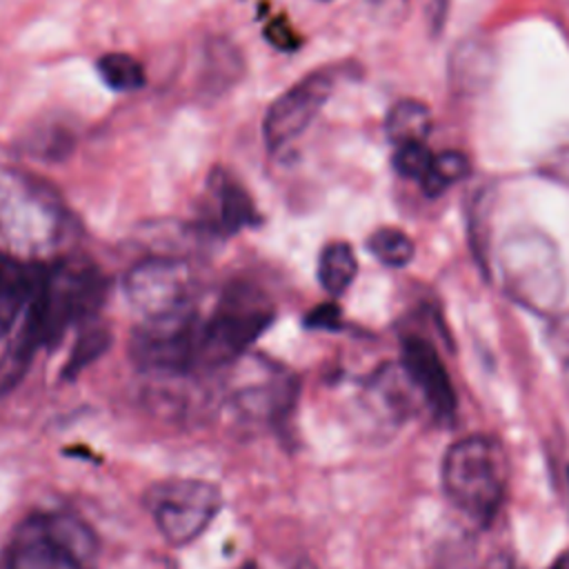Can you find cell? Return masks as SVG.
I'll return each instance as SVG.
<instances>
[{
    "mask_svg": "<svg viewBox=\"0 0 569 569\" xmlns=\"http://www.w3.org/2000/svg\"><path fill=\"white\" fill-rule=\"evenodd\" d=\"M69 216L58 193L22 171H0V238L13 256L42 260L67 238Z\"/></svg>",
    "mask_w": 569,
    "mask_h": 569,
    "instance_id": "obj_1",
    "label": "cell"
},
{
    "mask_svg": "<svg viewBox=\"0 0 569 569\" xmlns=\"http://www.w3.org/2000/svg\"><path fill=\"white\" fill-rule=\"evenodd\" d=\"M104 296L102 276L84 262L40 264V276L27 307L24 347L51 342L60 333L91 316Z\"/></svg>",
    "mask_w": 569,
    "mask_h": 569,
    "instance_id": "obj_2",
    "label": "cell"
},
{
    "mask_svg": "<svg viewBox=\"0 0 569 569\" xmlns=\"http://www.w3.org/2000/svg\"><path fill=\"white\" fill-rule=\"evenodd\" d=\"M98 538L91 527L67 511L24 518L13 531L4 569H96Z\"/></svg>",
    "mask_w": 569,
    "mask_h": 569,
    "instance_id": "obj_3",
    "label": "cell"
},
{
    "mask_svg": "<svg viewBox=\"0 0 569 569\" xmlns=\"http://www.w3.org/2000/svg\"><path fill=\"white\" fill-rule=\"evenodd\" d=\"M507 456L491 436H469L453 442L442 458L447 498L478 522H489L505 498Z\"/></svg>",
    "mask_w": 569,
    "mask_h": 569,
    "instance_id": "obj_4",
    "label": "cell"
},
{
    "mask_svg": "<svg viewBox=\"0 0 569 569\" xmlns=\"http://www.w3.org/2000/svg\"><path fill=\"white\" fill-rule=\"evenodd\" d=\"M500 269L509 293L533 311H553L565 293V276L553 242L540 231L522 229L505 238Z\"/></svg>",
    "mask_w": 569,
    "mask_h": 569,
    "instance_id": "obj_5",
    "label": "cell"
},
{
    "mask_svg": "<svg viewBox=\"0 0 569 569\" xmlns=\"http://www.w3.org/2000/svg\"><path fill=\"white\" fill-rule=\"evenodd\" d=\"M273 307L253 287L236 282L227 287L204 316L202 369L229 365L271 325Z\"/></svg>",
    "mask_w": 569,
    "mask_h": 569,
    "instance_id": "obj_6",
    "label": "cell"
},
{
    "mask_svg": "<svg viewBox=\"0 0 569 569\" xmlns=\"http://www.w3.org/2000/svg\"><path fill=\"white\" fill-rule=\"evenodd\" d=\"M204 316L189 307L169 316L144 318L131 333L136 365L162 376H184L202 369Z\"/></svg>",
    "mask_w": 569,
    "mask_h": 569,
    "instance_id": "obj_7",
    "label": "cell"
},
{
    "mask_svg": "<svg viewBox=\"0 0 569 569\" xmlns=\"http://www.w3.org/2000/svg\"><path fill=\"white\" fill-rule=\"evenodd\" d=\"M147 507L164 540L182 547L211 525L222 507V496L207 480L171 478L149 487Z\"/></svg>",
    "mask_w": 569,
    "mask_h": 569,
    "instance_id": "obj_8",
    "label": "cell"
},
{
    "mask_svg": "<svg viewBox=\"0 0 569 569\" xmlns=\"http://www.w3.org/2000/svg\"><path fill=\"white\" fill-rule=\"evenodd\" d=\"M196 273L182 258L151 256L136 262L124 276V296L144 318L196 307Z\"/></svg>",
    "mask_w": 569,
    "mask_h": 569,
    "instance_id": "obj_9",
    "label": "cell"
},
{
    "mask_svg": "<svg viewBox=\"0 0 569 569\" xmlns=\"http://www.w3.org/2000/svg\"><path fill=\"white\" fill-rule=\"evenodd\" d=\"M333 73L322 69L305 76L284 93H280L267 109L262 120V138L269 151H278L313 122L333 91Z\"/></svg>",
    "mask_w": 569,
    "mask_h": 569,
    "instance_id": "obj_10",
    "label": "cell"
},
{
    "mask_svg": "<svg viewBox=\"0 0 569 569\" xmlns=\"http://www.w3.org/2000/svg\"><path fill=\"white\" fill-rule=\"evenodd\" d=\"M400 365L413 389L436 416L449 418L456 411V391L451 378L431 342L420 336H407L402 340Z\"/></svg>",
    "mask_w": 569,
    "mask_h": 569,
    "instance_id": "obj_11",
    "label": "cell"
},
{
    "mask_svg": "<svg viewBox=\"0 0 569 569\" xmlns=\"http://www.w3.org/2000/svg\"><path fill=\"white\" fill-rule=\"evenodd\" d=\"M498 56L485 36L460 40L447 60V82L456 96L473 98L489 89L496 78Z\"/></svg>",
    "mask_w": 569,
    "mask_h": 569,
    "instance_id": "obj_12",
    "label": "cell"
},
{
    "mask_svg": "<svg viewBox=\"0 0 569 569\" xmlns=\"http://www.w3.org/2000/svg\"><path fill=\"white\" fill-rule=\"evenodd\" d=\"M40 276L38 262H24L0 249V340L27 311Z\"/></svg>",
    "mask_w": 569,
    "mask_h": 569,
    "instance_id": "obj_13",
    "label": "cell"
},
{
    "mask_svg": "<svg viewBox=\"0 0 569 569\" xmlns=\"http://www.w3.org/2000/svg\"><path fill=\"white\" fill-rule=\"evenodd\" d=\"M216 198V229L222 233H236L249 224H256V209L249 193L229 178H220L213 184Z\"/></svg>",
    "mask_w": 569,
    "mask_h": 569,
    "instance_id": "obj_14",
    "label": "cell"
},
{
    "mask_svg": "<svg viewBox=\"0 0 569 569\" xmlns=\"http://www.w3.org/2000/svg\"><path fill=\"white\" fill-rule=\"evenodd\" d=\"M431 129V111L425 102L405 98L398 100L385 118V133L398 147L407 142H422Z\"/></svg>",
    "mask_w": 569,
    "mask_h": 569,
    "instance_id": "obj_15",
    "label": "cell"
},
{
    "mask_svg": "<svg viewBox=\"0 0 569 569\" xmlns=\"http://www.w3.org/2000/svg\"><path fill=\"white\" fill-rule=\"evenodd\" d=\"M358 271V260L351 244L336 240L325 244L318 258V280L331 296H340L349 289Z\"/></svg>",
    "mask_w": 569,
    "mask_h": 569,
    "instance_id": "obj_16",
    "label": "cell"
},
{
    "mask_svg": "<svg viewBox=\"0 0 569 569\" xmlns=\"http://www.w3.org/2000/svg\"><path fill=\"white\" fill-rule=\"evenodd\" d=\"M98 73L102 82L113 91H138L147 84L144 67L129 53H104L98 58Z\"/></svg>",
    "mask_w": 569,
    "mask_h": 569,
    "instance_id": "obj_17",
    "label": "cell"
},
{
    "mask_svg": "<svg viewBox=\"0 0 569 569\" xmlns=\"http://www.w3.org/2000/svg\"><path fill=\"white\" fill-rule=\"evenodd\" d=\"M469 171H471L469 158H467L462 151L449 149V151H442V153L433 156L429 171H427L425 178L420 180V187H422V191H425L429 198H438V196L445 193L451 184H456V182H460L462 178H467Z\"/></svg>",
    "mask_w": 569,
    "mask_h": 569,
    "instance_id": "obj_18",
    "label": "cell"
},
{
    "mask_svg": "<svg viewBox=\"0 0 569 569\" xmlns=\"http://www.w3.org/2000/svg\"><path fill=\"white\" fill-rule=\"evenodd\" d=\"M367 249L387 267H405L411 262L416 247L413 240L396 229V227H380L367 238Z\"/></svg>",
    "mask_w": 569,
    "mask_h": 569,
    "instance_id": "obj_19",
    "label": "cell"
},
{
    "mask_svg": "<svg viewBox=\"0 0 569 569\" xmlns=\"http://www.w3.org/2000/svg\"><path fill=\"white\" fill-rule=\"evenodd\" d=\"M431 160H433V153L425 142H407V144H398L391 162L402 178H411L420 182L429 171Z\"/></svg>",
    "mask_w": 569,
    "mask_h": 569,
    "instance_id": "obj_20",
    "label": "cell"
},
{
    "mask_svg": "<svg viewBox=\"0 0 569 569\" xmlns=\"http://www.w3.org/2000/svg\"><path fill=\"white\" fill-rule=\"evenodd\" d=\"M538 173L547 180L569 187V136L558 140L538 162Z\"/></svg>",
    "mask_w": 569,
    "mask_h": 569,
    "instance_id": "obj_21",
    "label": "cell"
},
{
    "mask_svg": "<svg viewBox=\"0 0 569 569\" xmlns=\"http://www.w3.org/2000/svg\"><path fill=\"white\" fill-rule=\"evenodd\" d=\"M367 11L382 24H398L407 18L411 0H365Z\"/></svg>",
    "mask_w": 569,
    "mask_h": 569,
    "instance_id": "obj_22",
    "label": "cell"
},
{
    "mask_svg": "<svg viewBox=\"0 0 569 569\" xmlns=\"http://www.w3.org/2000/svg\"><path fill=\"white\" fill-rule=\"evenodd\" d=\"M449 9H451V0H422V16L431 38H440V33L445 31Z\"/></svg>",
    "mask_w": 569,
    "mask_h": 569,
    "instance_id": "obj_23",
    "label": "cell"
},
{
    "mask_svg": "<svg viewBox=\"0 0 569 569\" xmlns=\"http://www.w3.org/2000/svg\"><path fill=\"white\" fill-rule=\"evenodd\" d=\"M338 322H340V309L331 302L316 307L305 320V325L313 329H336Z\"/></svg>",
    "mask_w": 569,
    "mask_h": 569,
    "instance_id": "obj_24",
    "label": "cell"
},
{
    "mask_svg": "<svg viewBox=\"0 0 569 569\" xmlns=\"http://www.w3.org/2000/svg\"><path fill=\"white\" fill-rule=\"evenodd\" d=\"M553 333H556V336H553V347H556L560 367H562L565 378H567V385H569V316L556 322Z\"/></svg>",
    "mask_w": 569,
    "mask_h": 569,
    "instance_id": "obj_25",
    "label": "cell"
},
{
    "mask_svg": "<svg viewBox=\"0 0 569 569\" xmlns=\"http://www.w3.org/2000/svg\"><path fill=\"white\" fill-rule=\"evenodd\" d=\"M264 33H267V40H269L273 47H278V49L289 51V49H293V47L298 44L293 29H291L284 20H273V22L267 27Z\"/></svg>",
    "mask_w": 569,
    "mask_h": 569,
    "instance_id": "obj_26",
    "label": "cell"
},
{
    "mask_svg": "<svg viewBox=\"0 0 569 569\" xmlns=\"http://www.w3.org/2000/svg\"><path fill=\"white\" fill-rule=\"evenodd\" d=\"M547 569H569V551L560 553Z\"/></svg>",
    "mask_w": 569,
    "mask_h": 569,
    "instance_id": "obj_27",
    "label": "cell"
},
{
    "mask_svg": "<svg viewBox=\"0 0 569 569\" xmlns=\"http://www.w3.org/2000/svg\"><path fill=\"white\" fill-rule=\"evenodd\" d=\"M485 569H511V565L507 558H493V560H489V565Z\"/></svg>",
    "mask_w": 569,
    "mask_h": 569,
    "instance_id": "obj_28",
    "label": "cell"
},
{
    "mask_svg": "<svg viewBox=\"0 0 569 569\" xmlns=\"http://www.w3.org/2000/svg\"><path fill=\"white\" fill-rule=\"evenodd\" d=\"M567 480H569V467H567Z\"/></svg>",
    "mask_w": 569,
    "mask_h": 569,
    "instance_id": "obj_29",
    "label": "cell"
},
{
    "mask_svg": "<svg viewBox=\"0 0 569 569\" xmlns=\"http://www.w3.org/2000/svg\"><path fill=\"white\" fill-rule=\"evenodd\" d=\"M322 2H329V0H322Z\"/></svg>",
    "mask_w": 569,
    "mask_h": 569,
    "instance_id": "obj_30",
    "label": "cell"
}]
</instances>
